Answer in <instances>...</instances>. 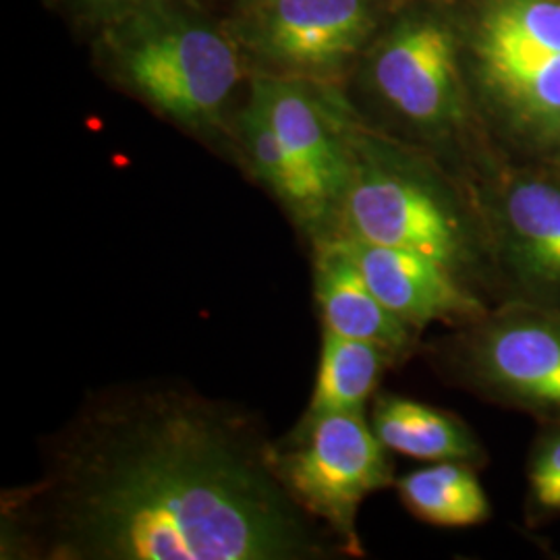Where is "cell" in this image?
<instances>
[{"instance_id":"obj_1","label":"cell","mask_w":560,"mask_h":560,"mask_svg":"<svg viewBox=\"0 0 560 560\" xmlns=\"http://www.w3.org/2000/svg\"><path fill=\"white\" fill-rule=\"evenodd\" d=\"M256 413L175 382L110 386L2 502L48 560H312L345 552L280 481Z\"/></svg>"},{"instance_id":"obj_2","label":"cell","mask_w":560,"mask_h":560,"mask_svg":"<svg viewBox=\"0 0 560 560\" xmlns=\"http://www.w3.org/2000/svg\"><path fill=\"white\" fill-rule=\"evenodd\" d=\"M104 80L206 141L233 143L252 69L226 18L200 0H148L92 34Z\"/></svg>"},{"instance_id":"obj_3","label":"cell","mask_w":560,"mask_h":560,"mask_svg":"<svg viewBox=\"0 0 560 560\" xmlns=\"http://www.w3.org/2000/svg\"><path fill=\"white\" fill-rule=\"evenodd\" d=\"M339 233L416 252L459 275L476 260V240L457 201L423 162L353 127V171L337 208Z\"/></svg>"},{"instance_id":"obj_4","label":"cell","mask_w":560,"mask_h":560,"mask_svg":"<svg viewBox=\"0 0 560 560\" xmlns=\"http://www.w3.org/2000/svg\"><path fill=\"white\" fill-rule=\"evenodd\" d=\"M384 13L386 0H256L226 21L252 73L342 85Z\"/></svg>"},{"instance_id":"obj_5","label":"cell","mask_w":560,"mask_h":560,"mask_svg":"<svg viewBox=\"0 0 560 560\" xmlns=\"http://www.w3.org/2000/svg\"><path fill=\"white\" fill-rule=\"evenodd\" d=\"M275 469L291 497L342 550L360 555L361 502L393 483L388 448L363 413L303 418L293 441L275 448Z\"/></svg>"},{"instance_id":"obj_6","label":"cell","mask_w":560,"mask_h":560,"mask_svg":"<svg viewBox=\"0 0 560 560\" xmlns=\"http://www.w3.org/2000/svg\"><path fill=\"white\" fill-rule=\"evenodd\" d=\"M368 85L397 117L442 138L465 120L455 27L432 11H405L363 55Z\"/></svg>"},{"instance_id":"obj_7","label":"cell","mask_w":560,"mask_h":560,"mask_svg":"<svg viewBox=\"0 0 560 560\" xmlns=\"http://www.w3.org/2000/svg\"><path fill=\"white\" fill-rule=\"evenodd\" d=\"M249 94L284 148L339 208L353 171L358 122L340 85L252 73Z\"/></svg>"},{"instance_id":"obj_8","label":"cell","mask_w":560,"mask_h":560,"mask_svg":"<svg viewBox=\"0 0 560 560\" xmlns=\"http://www.w3.org/2000/svg\"><path fill=\"white\" fill-rule=\"evenodd\" d=\"M474 372L509 399L560 411V316L536 310L488 322L471 347Z\"/></svg>"},{"instance_id":"obj_9","label":"cell","mask_w":560,"mask_h":560,"mask_svg":"<svg viewBox=\"0 0 560 560\" xmlns=\"http://www.w3.org/2000/svg\"><path fill=\"white\" fill-rule=\"evenodd\" d=\"M339 237L370 289L409 326L423 328L432 322L478 320L483 316L481 301L441 261L407 249Z\"/></svg>"},{"instance_id":"obj_10","label":"cell","mask_w":560,"mask_h":560,"mask_svg":"<svg viewBox=\"0 0 560 560\" xmlns=\"http://www.w3.org/2000/svg\"><path fill=\"white\" fill-rule=\"evenodd\" d=\"M502 252L521 284L560 305V183L523 175L499 201Z\"/></svg>"},{"instance_id":"obj_11","label":"cell","mask_w":560,"mask_h":560,"mask_svg":"<svg viewBox=\"0 0 560 560\" xmlns=\"http://www.w3.org/2000/svg\"><path fill=\"white\" fill-rule=\"evenodd\" d=\"M316 300L324 330L381 345L393 355L411 349L416 328L378 300L340 237L318 243Z\"/></svg>"},{"instance_id":"obj_12","label":"cell","mask_w":560,"mask_h":560,"mask_svg":"<svg viewBox=\"0 0 560 560\" xmlns=\"http://www.w3.org/2000/svg\"><path fill=\"white\" fill-rule=\"evenodd\" d=\"M231 145L240 152L241 161L254 177L268 187L295 219L307 224L335 219V203L320 183L284 148L252 94H247V101L237 113Z\"/></svg>"},{"instance_id":"obj_13","label":"cell","mask_w":560,"mask_h":560,"mask_svg":"<svg viewBox=\"0 0 560 560\" xmlns=\"http://www.w3.org/2000/svg\"><path fill=\"white\" fill-rule=\"evenodd\" d=\"M471 52L478 71L557 57L560 0H483Z\"/></svg>"},{"instance_id":"obj_14","label":"cell","mask_w":560,"mask_h":560,"mask_svg":"<svg viewBox=\"0 0 560 560\" xmlns=\"http://www.w3.org/2000/svg\"><path fill=\"white\" fill-rule=\"evenodd\" d=\"M478 78L521 140L560 152V55L481 69Z\"/></svg>"},{"instance_id":"obj_15","label":"cell","mask_w":560,"mask_h":560,"mask_svg":"<svg viewBox=\"0 0 560 560\" xmlns=\"http://www.w3.org/2000/svg\"><path fill=\"white\" fill-rule=\"evenodd\" d=\"M370 423L378 441L402 457L430 463H469L480 457L474 434L457 418L425 402L381 395L374 402Z\"/></svg>"},{"instance_id":"obj_16","label":"cell","mask_w":560,"mask_h":560,"mask_svg":"<svg viewBox=\"0 0 560 560\" xmlns=\"http://www.w3.org/2000/svg\"><path fill=\"white\" fill-rule=\"evenodd\" d=\"M393 353L368 340L347 339L324 330L320 363L305 418L324 413H363Z\"/></svg>"},{"instance_id":"obj_17","label":"cell","mask_w":560,"mask_h":560,"mask_svg":"<svg viewBox=\"0 0 560 560\" xmlns=\"http://www.w3.org/2000/svg\"><path fill=\"white\" fill-rule=\"evenodd\" d=\"M400 501L421 521L471 527L490 517V502L476 474L460 460H439L397 481Z\"/></svg>"},{"instance_id":"obj_18","label":"cell","mask_w":560,"mask_h":560,"mask_svg":"<svg viewBox=\"0 0 560 560\" xmlns=\"http://www.w3.org/2000/svg\"><path fill=\"white\" fill-rule=\"evenodd\" d=\"M529 494L541 511L560 513V428L536 448L529 465Z\"/></svg>"},{"instance_id":"obj_19","label":"cell","mask_w":560,"mask_h":560,"mask_svg":"<svg viewBox=\"0 0 560 560\" xmlns=\"http://www.w3.org/2000/svg\"><path fill=\"white\" fill-rule=\"evenodd\" d=\"M62 18L94 34L108 21L140 7L148 0H48Z\"/></svg>"},{"instance_id":"obj_20","label":"cell","mask_w":560,"mask_h":560,"mask_svg":"<svg viewBox=\"0 0 560 560\" xmlns=\"http://www.w3.org/2000/svg\"><path fill=\"white\" fill-rule=\"evenodd\" d=\"M247 2H256V0H235V7L237 4H247Z\"/></svg>"}]
</instances>
